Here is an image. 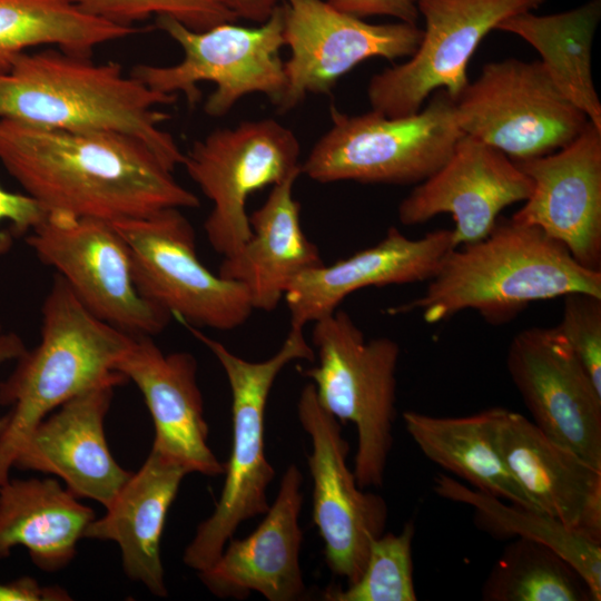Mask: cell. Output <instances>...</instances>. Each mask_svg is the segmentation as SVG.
Returning a JSON list of instances; mask_svg holds the SVG:
<instances>
[{"label": "cell", "instance_id": "1", "mask_svg": "<svg viewBox=\"0 0 601 601\" xmlns=\"http://www.w3.org/2000/svg\"><path fill=\"white\" fill-rule=\"evenodd\" d=\"M0 162L47 213L115 223L199 206L148 146L118 132L0 118Z\"/></svg>", "mask_w": 601, "mask_h": 601}, {"label": "cell", "instance_id": "2", "mask_svg": "<svg viewBox=\"0 0 601 601\" xmlns=\"http://www.w3.org/2000/svg\"><path fill=\"white\" fill-rule=\"evenodd\" d=\"M177 95L150 89L121 65L95 62L49 48L22 52L0 72V118L73 131H110L148 146L171 171L185 154L161 129L169 117L158 106Z\"/></svg>", "mask_w": 601, "mask_h": 601}, {"label": "cell", "instance_id": "3", "mask_svg": "<svg viewBox=\"0 0 601 601\" xmlns=\"http://www.w3.org/2000/svg\"><path fill=\"white\" fill-rule=\"evenodd\" d=\"M571 293L601 296V270L582 266L539 228L499 218L484 238L453 248L421 296L387 313L417 311L436 324L472 309L502 325L534 302Z\"/></svg>", "mask_w": 601, "mask_h": 601}, {"label": "cell", "instance_id": "4", "mask_svg": "<svg viewBox=\"0 0 601 601\" xmlns=\"http://www.w3.org/2000/svg\"><path fill=\"white\" fill-rule=\"evenodd\" d=\"M132 336L92 314L58 274L41 306L40 341L0 382V404L11 406L0 436V484L33 427L70 398L106 383H125L116 364Z\"/></svg>", "mask_w": 601, "mask_h": 601}, {"label": "cell", "instance_id": "5", "mask_svg": "<svg viewBox=\"0 0 601 601\" xmlns=\"http://www.w3.org/2000/svg\"><path fill=\"white\" fill-rule=\"evenodd\" d=\"M216 357L231 394L233 443L225 482L213 513L196 529L183 562L197 572L213 564L239 525L269 508L267 490L275 470L265 452V413L270 390L293 361H314L304 328L290 326L279 349L260 362L247 361L198 327L185 325Z\"/></svg>", "mask_w": 601, "mask_h": 601}, {"label": "cell", "instance_id": "6", "mask_svg": "<svg viewBox=\"0 0 601 601\" xmlns=\"http://www.w3.org/2000/svg\"><path fill=\"white\" fill-rule=\"evenodd\" d=\"M312 343L317 364L302 373L319 404L355 426L353 472L358 486L380 487L394 441L400 345L386 336L367 339L338 308L314 322Z\"/></svg>", "mask_w": 601, "mask_h": 601}, {"label": "cell", "instance_id": "7", "mask_svg": "<svg viewBox=\"0 0 601 601\" xmlns=\"http://www.w3.org/2000/svg\"><path fill=\"white\" fill-rule=\"evenodd\" d=\"M331 115V128L300 164L302 175L322 184L416 185L447 160L464 135L455 100L444 90L408 116L373 109L348 116L335 108Z\"/></svg>", "mask_w": 601, "mask_h": 601}, {"label": "cell", "instance_id": "8", "mask_svg": "<svg viewBox=\"0 0 601 601\" xmlns=\"http://www.w3.org/2000/svg\"><path fill=\"white\" fill-rule=\"evenodd\" d=\"M156 26L176 41L183 59L171 66L137 65L131 75L150 89L184 93L190 105L200 99V81L216 88L205 102V112L226 115L250 93H263L277 106L286 90L280 48L284 39V7L279 3L270 17L257 27L224 22L203 31L191 30L169 16H157Z\"/></svg>", "mask_w": 601, "mask_h": 601}, {"label": "cell", "instance_id": "9", "mask_svg": "<svg viewBox=\"0 0 601 601\" xmlns=\"http://www.w3.org/2000/svg\"><path fill=\"white\" fill-rule=\"evenodd\" d=\"M455 108L464 135L514 161L566 146L590 122L540 60L509 58L484 65L455 100Z\"/></svg>", "mask_w": 601, "mask_h": 601}, {"label": "cell", "instance_id": "10", "mask_svg": "<svg viewBox=\"0 0 601 601\" xmlns=\"http://www.w3.org/2000/svg\"><path fill=\"white\" fill-rule=\"evenodd\" d=\"M126 242L139 293L184 325L230 331L254 311L246 289L210 272L179 208L111 223Z\"/></svg>", "mask_w": 601, "mask_h": 601}, {"label": "cell", "instance_id": "11", "mask_svg": "<svg viewBox=\"0 0 601 601\" xmlns=\"http://www.w3.org/2000/svg\"><path fill=\"white\" fill-rule=\"evenodd\" d=\"M299 152L294 132L273 119L218 128L194 142L183 166L213 203L204 228L216 253L228 257L249 238L248 197L302 173Z\"/></svg>", "mask_w": 601, "mask_h": 601}, {"label": "cell", "instance_id": "12", "mask_svg": "<svg viewBox=\"0 0 601 601\" xmlns=\"http://www.w3.org/2000/svg\"><path fill=\"white\" fill-rule=\"evenodd\" d=\"M97 317L132 336H155L171 315L138 290L126 242L109 221L48 213L26 237Z\"/></svg>", "mask_w": 601, "mask_h": 601}, {"label": "cell", "instance_id": "13", "mask_svg": "<svg viewBox=\"0 0 601 601\" xmlns=\"http://www.w3.org/2000/svg\"><path fill=\"white\" fill-rule=\"evenodd\" d=\"M545 0H417L425 28L408 60L375 73L367 87L373 110L387 117L420 111L444 90L456 100L469 83L467 63L503 20L539 9Z\"/></svg>", "mask_w": 601, "mask_h": 601}, {"label": "cell", "instance_id": "14", "mask_svg": "<svg viewBox=\"0 0 601 601\" xmlns=\"http://www.w3.org/2000/svg\"><path fill=\"white\" fill-rule=\"evenodd\" d=\"M297 415L312 443L307 455L313 480V521L331 572L347 584L362 574L371 542L384 533L385 500L359 487L347 465L349 445L341 422L318 402L309 382L299 394Z\"/></svg>", "mask_w": 601, "mask_h": 601}, {"label": "cell", "instance_id": "15", "mask_svg": "<svg viewBox=\"0 0 601 601\" xmlns=\"http://www.w3.org/2000/svg\"><path fill=\"white\" fill-rule=\"evenodd\" d=\"M286 90L276 106L286 112L309 93L326 95L361 62L372 58L411 57L422 29L394 22L373 24L332 7L325 0H284Z\"/></svg>", "mask_w": 601, "mask_h": 601}, {"label": "cell", "instance_id": "16", "mask_svg": "<svg viewBox=\"0 0 601 601\" xmlns=\"http://www.w3.org/2000/svg\"><path fill=\"white\" fill-rule=\"evenodd\" d=\"M506 368L534 425L601 470V391L556 327L515 334Z\"/></svg>", "mask_w": 601, "mask_h": 601}, {"label": "cell", "instance_id": "17", "mask_svg": "<svg viewBox=\"0 0 601 601\" xmlns=\"http://www.w3.org/2000/svg\"><path fill=\"white\" fill-rule=\"evenodd\" d=\"M531 190V179L514 160L463 135L447 160L402 199L397 217L402 225L413 226L450 214L459 247L489 235L501 211L526 200Z\"/></svg>", "mask_w": 601, "mask_h": 601}, {"label": "cell", "instance_id": "18", "mask_svg": "<svg viewBox=\"0 0 601 601\" xmlns=\"http://www.w3.org/2000/svg\"><path fill=\"white\" fill-rule=\"evenodd\" d=\"M515 162L532 190L511 219L539 228L582 266L601 270V130L589 122L566 146Z\"/></svg>", "mask_w": 601, "mask_h": 601}, {"label": "cell", "instance_id": "19", "mask_svg": "<svg viewBox=\"0 0 601 601\" xmlns=\"http://www.w3.org/2000/svg\"><path fill=\"white\" fill-rule=\"evenodd\" d=\"M117 386L92 387L46 416L20 445L12 467L57 475L78 497L107 508L132 474L115 460L105 434Z\"/></svg>", "mask_w": 601, "mask_h": 601}, {"label": "cell", "instance_id": "20", "mask_svg": "<svg viewBox=\"0 0 601 601\" xmlns=\"http://www.w3.org/2000/svg\"><path fill=\"white\" fill-rule=\"evenodd\" d=\"M302 485L303 474L295 464L288 465L276 499L258 526L244 539L233 536L216 561L198 572L210 593L243 600L255 591L268 601H295L304 595L299 563Z\"/></svg>", "mask_w": 601, "mask_h": 601}, {"label": "cell", "instance_id": "21", "mask_svg": "<svg viewBox=\"0 0 601 601\" xmlns=\"http://www.w3.org/2000/svg\"><path fill=\"white\" fill-rule=\"evenodd\" d=\"M116 371L140 391L150 412L151 450L184 466L188 473H225L208 445V425L197 382V361L188 352L165 354L150 336H136Z\"/></svg>", "mask_w": 601, "mask_h": 601}, {"label": "cell", "instance_id": "22", "mask_svg": "<svg viewBox=\"0 0 601 601\" xmlns=\"http://www.w3.org/2000/svg\"><path fill=\"white\" fill-rule=\"evenodd\" d=\"M453 248L452 229L410 238L392 226L377 244L296 276L284 295L290 326L304 328L332 314L362 288L428 282Z\"/></svg>", "mask_w": 601, "mask_h": 601}, {"label": "cell", "instance_id": "23", "mask_svg": "<svg viewBox=\"0 0 601 601\" xmlns=\"http://www.w3.org/2000/svg\"><path fill=\"white\" fill-rule=\"evenodd\" d=\"M496 446L541 512L601 541V470L508 408L497 425Z\"/></svg>", "mask_w": 601, "mask_h": 601}, {"label": "cell", "instance_id": "24", "mask_svg": "<svg viewBox=\"0 0 601 601\" xmlns=\"http://www.w3.org/2000/svg\"><path fill=\"white\" fill-rule=\"evenodd\" d=\"M187 474L184 466L151 450L106 508V514L95 518L83 534L117 543L126 575L161 598L168 591L160 540L168 510Z\"/></svg>", "mask_w": 601, "mask_h": 601}, {"label": "cell", "instance_id": "25", "mask_svg": "<svg viewBox=\"0 0 601 601\" xmlns=\"http://www.w3.org/2000/svg\"><path fill=\"white\" fill-rule=\"evenodd\" d=\"M302 173L274 185L265 203L249 216L252 234L242 247L223 257L218 274L240 284L254 309L272 312L289 284L323 263L319 249L305 235L300 204L293 188Z\"/></svg>", "mask_w": 601, "mask_h": 601}, {"label": "cell", "instance_id": "26", "mask_svg": "<svg viewBox=\"0 0 601 601\" xmlns=\"http://www.w3.org/2000/svg\"><path fill=\"white\" fill-rule=\"evenodd\" d=\"M95 512L55 479H8L0 484V559L27 549L42 571L56 572L76 556Z\"/></svg>", "mask_w": 601, "mask_h": 601}, {"label": "cell", "instance_id": "27", "mask_svg": "<svg viewBox=\"0 0 601 601\" xmlns=\"http://www.w3.org/2000/svg\"><path fill=\"white\" fill-rule=\"evenodd\" d=\"M503 411L504 407L496 406L466 416L405 411L402 417L406 432L431 462L474 489L540 511L497 450L496 430Z\"/></svg>", "mask_w": 601, "mask_h": 601}, {"label": "cell", "instance_id": "28", "mask_svg": "<svg viewBox=\"0 0 601 601\" xmlns=\"http://www.w3.org/2000/svg\"><path fill=\"white\" fill-rule=\"evenodd\" d=\"M600 18L601 0H589L558 13L523 12L503 20L496 30L516 35L531 45L559 89L601 130V102L591 69Z\"/></svg>", "mask_w": 601, "mask_h": 601}, {"label": "cell", "instance_id": "29", "mask_svg": "<svg viewBox=\"0 0 601 601\" xmlns=\"http://www.w3.org/2000/svg\"><path fill=\"white\" fill-rule=\"evenodd\" d=\"M434 492L444 500L474 509L476 525L497 539H528L540 542L568 561L601 600V541L565 526L546 513L531 510L485 493L445 473L433 480Z\"/></svg>", "mask_w": 601, "mask_h": 601}, {"label": "cell", "instance_id": "30", "mask_svg": "<svg viewBox=\"0 0 601 601\" xmlns=\"http://www.w3.org/2000/svg\"><path fill=\"white\" fill-rule=\"evenodd\" d=\"M141 30L89 14L76 0H0V72L35 47L92 57L97 47Z\"/></svg>", "mask_w": 601, "mask_h": 601}, {"label": "cell", "instance_id": "31", "mask_svg": "<svg viewBox=\"0 0 601 601\" xmlns=\"http://www.w3.org/2000/svg\"><path fill=\"white\" fill-rule=\"evenodd\" d=\"M484 601H594L581 574L551 548L528 539L509 543L486 577Z\"/></svg>", "mask_w": 601, "mask_h": 601}, {"label": "cell", "instance_id": "32", "mask_svg": "<svg viewBox=\"0 0 601 601\" xmlns=\"http://www.w3.org/2000/svg\"><path fill=\"white\" fill-rule=\"evenodd\" d=\"M414 524L406 523L400 533H383L370 545L359 578L345 589L329 587L326 601H415L412 541Z\"/></svg>", "mask_w": 601, "mask_h": 601}, {"label": "cell", "instance_id": "33", "mask_svg": "<svg viewBox=\"0 0 601 601\" xmlns=\"http://www.w3.org/2000/svg\"><path fill=\"white\" fill-rule=\"evenodd\" d=\"M85 12L108 21L134 26L151 14L169 16L185 27L203 31L238 18L219 0H76Z\"/></svg>", "mask_w": 601, "mask_h": 601}, {"label": "cell", "instance_id": "34", "mask_svg": "<svg viewBox=\"0 0 601 601\" xmlns=\"http://www.w3.org/2000/svg\"><path fill=\"white\" fill-rule=\"evenodd\" d=\"M563 298L561 321L555 327L601 391V296L571 293Z\"/></svg>", "mask_w": 601, "mask_h": 601}, {"label": "cell", "instance_id": "35", "mask_svg": "<svg viewBox=\"0 0 601 601\" xmlns=\"http://www.w3.org/2000/svg\"><path fill=\"white\" fill-rule=\"evenodd\" d=\"M47 214L31 196L6 190L0 185V224L9 223L14 235L30 233Z\"/></svg>", "mask_w": 601, "mask_h": 601}, {"label": "cell", "instance_id": "36", "mask_svg": "<svg viewBox=\"0 0 601 601\" xmlns=\"http://www.w3.org/2000/svg\"><path fill=\"white\" fill-rule=\"evenodd\" d=\"M335 9L357 17L388 16L400 22L416 24L417 0H326Z\"/></svg>", "mask_w": 601, "mask_h": 601}, {"label": "cell", "instance_id": "37", "mask_svg": "<svg viewBox=\"0 0 601 601\" xmlns=\"http://www.w3.org/2000/svg\"><path fill=\"white\" fill-rule=\"evenodd\" d=\"M70 594L60 587L40 585L33 578L22 577L0 583V601H67Z\"/></svg>", "mask_w": 601, "mask_h": 601}, {"label": "cell", "instance_id": "38", "mask_svg": "<svg viewBox=\"0 0 601 601\" xmlns=\"http://www.w3.org/2000/svg\"><path fill=\"white\" fill-rule=\"evenodd\" d=\"M239 19L256 23L266 21L280 0H219Z\"/></svg>", "mask_w": 601, "mask_h": 601}, {"label": "cell", "instance_id": "39", "mask_svg": "<svg viewBox=\"0 0 601 601\" xmlns=\"http://www.w3.org/2000/svg\"><path fill=\"white\" fill-rule=\"evenodd\" d=\"M27 347L23 339L13 332H0V367L12 359L17 361ZM8 424V414L0 417V436Z\"/></svg>", "mask_w": 601, "mask_h": 601}, {"label": "cell", "instance_id": "40", "mask_svg": "<svg viewBox=\"0 0 601 601\" xmlns=\"http://www.w3.org/2000/svg\"><path fill=\"white\" fill-rule=\"evenodd\" d=\"M0 332H2V326H1V323H0Z\"/></svg>", "mask_w": 601, "mask_h": 601}]
</instances>
